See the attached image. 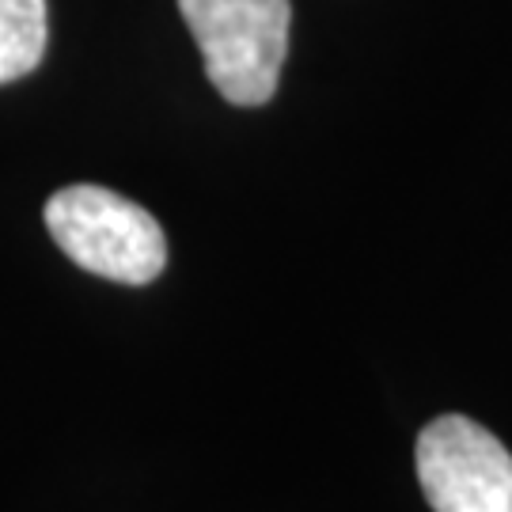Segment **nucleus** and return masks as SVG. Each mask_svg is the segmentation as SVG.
I'll return each mask as SVG.
<instances>
[{
  "label": "nucleus",
  "mask_w": 512,
  "mask_h": 512,
  "mask_svg": "<svg viewBox=\"0 0 512 512\" xmlns=\"http://www.w3.org/2000/svg\"><path fill=\"white\" fill-rule=\"evenodd\" d=\"M46 228L80 270L118 285H148L164 274L167 236L145 205L107 186H65L46 202Z\"/></svg>",
  "instance_id": "1"
},
{
  "label": "nucleus",
  "mask_w": 512,
  "mask_h": 512,
  "mask_svg": "<svg viewBox=\"0 0 512 512\" xmlns=\"http://www.w3.org/2000/svg\"><path fill=\"white\" fill-rule=\"evenodd\" d=\"M205 57V76L228 103H270L289 54V0H179Z\"/></svg>",
  "instance_id": "2"
},
{
  "label": "nucleus",
  "mask_w": 512,
  "mask_h": 512,
  "mask_svg": "<svg viewBox=\"0 0 512 512\" xmlns=\"http://www.w3.org/2000/svg\"><path fill=\"white\" fill-rule=\"evenodd\" d=\"M414 463L433 512H512V452L467 414L429 421Z\"/></svg>",
  "instance_id": "3"
},
{
  "label": "nucleus",
  "mask_w": 512,
  "mask_h": 512,
  "mask_svg": "<svg viewBox=\"0 0 512 512\" xmlns=\"http://www.w3.org/2000/svg\"><path fill=\"white\" fill-rule=\"evenodd\" d=\"M46 54V0H0V84L35 73Z\"/></svg>",
  "instance_id": "4"
}]
</instances>
